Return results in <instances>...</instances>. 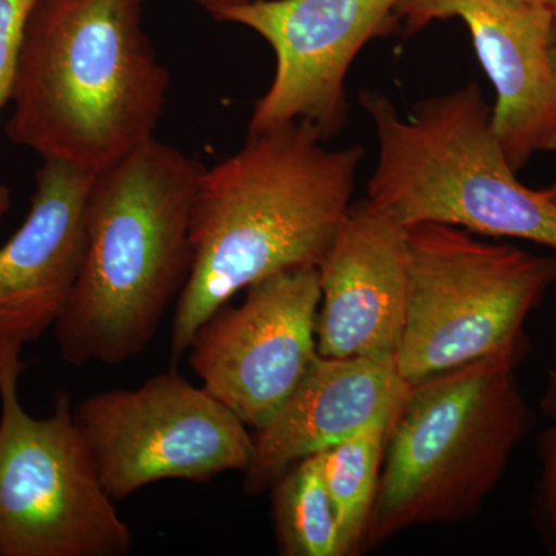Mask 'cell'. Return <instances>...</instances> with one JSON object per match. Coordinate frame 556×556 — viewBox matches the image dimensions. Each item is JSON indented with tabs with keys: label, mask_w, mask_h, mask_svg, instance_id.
Masks as SVG:
<instances>
[{
	"label": "cell",
	"mask_w": 556,
	"mask_h": 556,
	"mask_svg": "<svg viewBox=\"0 0 556 556\" xmlns=\"http://www.w3.org/2000/svg\"><path fill=\"white\" fill-rule=\"evenodd\" d=\"M306 121L248 135L204 167L190 219L192 266L172 321L170 353H188L201 325L251 285L318 268L353 199L362 146L325 148Z\"/></svg>",
	"instance_id": "obj_1"
},
{
	"label": "cell",
	"mask_w": 556,
	"mask_h": 556,
	"mask_svg": "<svg viewBox=\"0 0 556 556\" xmlns=\"http://www.w3.org/2000/svg\"><path fill=\"white\" fill-rule=\"evenodd\" d=\"M169 86L142 0H39L5 135L42 161L98 175L155 137Z\"/></svg>",
	"instance_id": "obj_2"
},
{
	"label": "cell",
	"mask_w": 556,
	"mask_h": 556,
	"mask_svg": "<svg viewBox=\"0 0 556 556\" xmlns=\"http://www.w3.org/2000/svg\"><path fill=\"white\" fill-rule=\"evenodd\" d=\"M204 166L153 137L94 177L78 280L54 325L72 367L139 356L192 266L190 219Z\"/></svg>",
	"instance_id": "obj_3"
},
{
	"label": "cell",
	"mask_w": 556,
	"mask_h": 556,
	"mask_svg": "<svg viewBox=\"0 0 556 556\" xmlns=\"http://www.w3.org/2000/svg\"><path fill=\"white\" fill-rule=\"evenodd\" d=\"M521 361L500 354L409 382L388 433L365 548L479 510L530 426Z\"/></svg>",
	"instance_id": "obj_4"
},
{
	"label": "cell",
	"mask_w": 556,
	"mask_h": 556,
	"mask_svg": "<svg viewBox=\"0 0 556 556\" xmlns=\"http://www.w3.org/2000/svg\"><path fill=\"white\" fill-rule=\"evenodd\" d=\"M361 104L378 137L367 200L380 214L404 228L437 223L556 252V204L515 175L477 83L417 102L408 119L379 91H364Z\"/></svg>",
	"instance_id": "obj_5"
},
{
	"label": "cell",
	"mask_w": 556,
	"mask_h": 556,
	"mask_svg": "<svg viewBox=\"0 0 556 556\" xmlns=\"http://www.w3.org/2000/svg\"><path fill=\"white\" fill-rule=\"evenodd\" d=\"M408 303L396 368L407 382L479 358L526 354V321L556 283V255L409 226Z\"/></svg>",
	"instance_id": "obj_6"
},
{
	"label": "cell",
	"mask_w": 556,
	"mask_h": 556,
	"mask_svg": "<svg viewBox=\"0 0 556 556\" xmlns=\"http://www.w3.org/2000/svg\"><path fill=\"white\" fill-rule=\"evenodd\" d=\"M24 346L0 342V556H124L129 526L102 485L65 391L38 419L24 408Z\"/></svg>",
	"instance_id": "obj_7"
},
{
	"label": "cell",
	"mask_w": 556,
	"mask_h": 556,
	"mask_svg": "<svg viewBox=\"0 0 556 556\" xmlns=\"http://www.w3.org/2000/svg\"><path fill=\"white\" fill-rule=\"evenodd\" d=\"M98 475L113 501L153 482H207L247 470L254 439L239 416L175 371L135 390L87 397L75 412Z\"/></svg>",
	"instance_id": "obj_8"
},
{
	"label": "cell",
	"mask_w": 556,
	"mask_h": 556,
	"mask_svg": "<svg viewBox=\"0 0 556 556\" xmlns=\"http://www.w3.org/2000/svg\"><path fill=\"white\" fill-rule=\"evenodd\" d=\"M401 0H254L208 11L257 33L277 68L255 102L248 135L306 121L325 139L346 126V76L369 40L397 30Z\"/></svg>",
	"instance_id": "obj_9"
},
{
	"label": "cell",
	"mask_w": 556,
	"mask_h": 556,
	"mask_svg": "<svg viewBox=\"0 0 556 556\" xmlns=\"http://www.w3.org/2000/svg\"><path fill=\"white\" fill-rule=\"evenodd\" d=\"M247 291L239 306L226 303L201 325L188 353L201 387L255 431L318 356V268L283 270Z\"/></svg>",
	"instance_id": "obj_10"
},
{
	"label": "cell",
	"mask_w": 556,
	"mask_h": 556,
	"mask_svg": "<svg viewBox=\"0 0 556 556\" xmlns=\"http://www.w3.org/2000/svg\"><path fill=\"white\" fill-rule=\"evenodd\" d=\"M396 20L405 36L437 21L466 24L495 87L493 129L515 170L556 150L554 10L530 0H401Z\"/></svg>",
	"instance_id": "obj_11"
},
{
	"label": "cell",
	"mask_w": 556,
	"mask_h": 556,
	"mask_svg": "<svg viewBox=\"0 0 556 556\" xmlns=\"http://www.w3.org/2000/svg\"><path fill=\"white\" fill-rule=\"evenodd\" d=\"M407 228L351 204L318 266V356L396 365L408 303Z\"/></svg>",
	"instance_id": "obj_12"
},
{
	"label": "cell",
	"mask_w": 556,
	"mask_h": 556,
	"mask_svg": "<svg viewBox=\"0 0 556 556\" xmlns=\"http://www.w3.org/2000/svg\"><path fill=\"white\" fill-rule=\"evenodd\" d=\"M94 177L60 161L36 172L27 218L0 248V342H36L64 313L83 265Z\"/></svg>",
	"instance_id": "obj_13"
},
{
	"label": "cell",
	"mask_w": 556,
	"mask_h": 556,
	"mask_svg": "<svg viewBox=\"0 0 556 556\" xmlns=\"http://www.w3.org/2000/svg\"><path fill=\"white\" fill-rule=\"evenodd\" d=\"M409 382L396 365L371 358L317 356L294 393L252 433L244 489L260 493L289 467L383 419H394Z\"/></svg>",
	"instance_id": "obj_14"
},
{
	"label": "cell",
	"mask_w": 556,
	"mask_h": 556,
	"mask_svg": "<svg viewBox=\"0 0 556 556\" xmlns=\"http://www.w3.org/2000/svg\"><path fill=\"white\" fill-rule=\"evenodd\" d=\"M393 420H379L346 441L317 453L338 515L345 556L358 555L365 548Z\"/></svg>",
	"instance_id": "obj_15"
},
{
	"label": "cell",
	"mask_w": 556,
	"mask_h": 556,
	"mask_svg": "<svg viewBox=\"0 0 556 556\" xmlns=\"http://www.w3.org/2000/svg\"><path fill=\"white\" fill-rule=\"evenodd\" d=\"M273 521L280 555L345 556L317 453L300 459L274 482Z\"/></svg>",
	"instance_id": "obj_16"
},
{
	"label": "cell",
	"mask_w": 556,
	"mask_h": 556,
	"mask_svg": "<svg viewBox=\"0 0 556 556\" xmlns=\"http://www.w3.org/2000/svg\"><path fill=\"white\" fill-rule=\"evenodd\" d=\"M39 0H0V113L10 102L22 43Z\"/></svg>",
	"instance_id": "obj_17"
},
{
	"label": "cell",
	"mask_w": 556,
	"mask_h": 556,
	"mask_svg": "<svg viewBox=\"0 0 556 556\" xmlns=\"http://www.w3.org/2000/svg\"><path fill=\"white\" fill-rule=\"evenodd\" d=\"M547 408L552 426L548 428L543 447V477H541V495L548 526L556 540V364L548 379Z\"/></svg>",
	"instance_id": "obj_18"
},
{
	"label": "cell",
	"mask_w": 556,
	"mask_h": 556,
	"mask_svg": "<svg viewBox=\"0 0 556 556\" xmlns=\"http://www.w3.org/2000/svg\"><path fill=\"white\" fill-rule=\"evenodd\" d=\"M200 5L206 7L208 11L222 9V7L240 5V3L254 2V0H195Z\"/></svg>",
	"instance_id": "obj_19"
},
{
	"label": "cell",
	"mask_w": 556,
	"mask_h": 556,
	"mask_svg": "<svg viewBox=\"0 0 556 556\" xmlns=\"http://www.w3.org/2000/svg\"><path fill=\"white\" fill-rule=\"evenodd\" d=\"M11 207V190L9 186L0 182V225H2L3 218H5L7 212Z\"/></svg>",
	"instance_id": "obj_20"
},
{
	"label": "cell",
	"mask_w": 556,
	"mask_h": 556,
	"mask_svg": "<svg viewBox=\"0 0 556 556\" xmlns=\"http://www.w3.org/2000/svg\"><path fill=\"white\" fill-rule=\"evenodd\" d=\"M552 58H554V67L556 73V10L554 11V38H552Z\"/></svg>",
	"instance_id": "obj_21"
},
{
	"label": "cell",
	"mask_w": 556,
	"mask_h": 556,
	"mask_svg": "<svg viewBox=\"0 0 556 556\" xmlns=\"http://www.w3.org/2000/svg\"><path fill=\"white\" fill-rule=\"evenodd\" d=\"M530 2L540 3V5L547 7V9L556 10V0H530Z\"/></svg>",
	"instance_id": "obj_22"
},
{
	"label": "cell",
	"mask_w": 556,
	"mask_h": 556,
	"mask_svg": "<svg viewBox=\"0 0 556 556\" xmlns=\"http://www.w3.org/2000/svg\"><path fill=\"white\" fill-rule=\"evenodd\" d=\"M544 193H546L547 199L552 201V203L556 204V185L551 186V188L543 189Z\"/></svg>",
	"instance_id": "obj_23"
}]
</instances>
